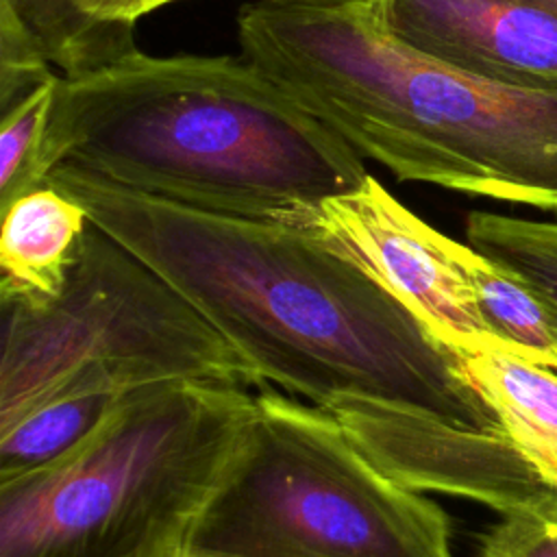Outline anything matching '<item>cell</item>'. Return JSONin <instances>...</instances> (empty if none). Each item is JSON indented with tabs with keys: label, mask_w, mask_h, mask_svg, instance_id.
<instances>
[{
	"label": "cell",
	"mask_w": 557,
	"mask_h": 557,
	"mask_svg": "<svg viewBox=\"0 0 557 557\" xmlns=\"http://www.w3.org/2000/svg\"><path fill=\"white\" fill-rule=\"evenodd\" d=\"M165 278L259 379L329 409L363 398L505 431L457 355L309 231L148 196L72 163L48 181Z\"/></svg>",
	"instance_id": "6da1fadb"
},
{
	"label": "cell",
	"mask_w": 557,
	"mask_h": 557,
	"mask_svg": "<svg viewBox=\"0 0 557 557\" xmlns=\"http://www.w3.org/2000/svg\"><path fill=\"white\" fill-rule=\"evenodd\" d=\"M59 163L185 207L296 228L370 176L344 137L244 54L133 50L59 76L46 181Z\"/></svg>",
	"instance_id": "7a4b0ae2"
},
{
	"label": "cell",
	"mask_w": 557,
	"mask_h": 557,
	"mask_svg": "<svg viewBox=\"0 0 557 557\" xmlns=\"http://www.w3.org/2000/svg\"><path fill=\"white\" fill-rule=\"evenodd\" d=\"M244 57L400 181L557 213V94L500 85L400 39L385 0H259Z\"/></svg>",
	"instance_id": "3957f363"
},
{
	"label": "cell",
	"mask_w": 557,
	"mask_h": 557,
	"mask_svg": "<svg viewBox=\"0 0 557 557\" xmlns=\"http://www.w3.org/2000/svg\"><path fill=\"white\" fill-rule=\"evenodd\" d=\"M255 396L170 381L48 466L0 481V557H178Z\"/></svg>",
	"instance_id": "277c9868"
},
{
	"label": "cell",
	"mask_w": 557,
	"mask_h": 557,
	"mask_svg": "<svg viewBox=\"0 0 557 557\" xmlns=\"http://www.w3.org/2000/svg\"><path fill=\"white\" fill-rule=\"evenodd\" d=\"M178 557H453L450 522L335 413L263 392Z\"/></svg>",
	"instance_id": "5b68a950"
},
{
	"label": "cell",
	"mask_w": 557,
	"mask_h": 557,
	"mask_svg": "<svg viewBox=\"0 0 557 557\" xmlns=\"http://www.w3.org/2000/svg\"><path fill=\"white\" fill-rule=\"evenodd\" d=\"M0 431L52 396L263 383L165 278L94 222L54 296L0 298Z\"/></svg>",
	"instance_id": "8992f818"
},
{
	"label": "cell",
	"mask_w": 557,
	"mask_h": 557,
	"mask_svg": "<svg viewBox=\"0 0 557 557\" xmlns=\"http://www.w3.org/2000/svg\"><path fill=\"white\" fill-rule=\"evenodd\" d=\"M302 231L366 270L448 350L498 342L455 259V239L409 211L372 174L359 189L324 200Z\"/></svg>",
	"instance_id": "52a82bcc"
},
{
	"label": "cell",
	"mask_w": 557,
	"mask_h": 557,
	"mask_svg": "<svg viewBox=\"0 0 557 557\" xmlns=\"http://www.w3.org/2000/svg\"><path fill=\"white\" fill-rule=\"evenodd\" d=\"M359 450L409 490L479 500L503 516H557V490L507 431H481L363 398L329 407Z\"/></svg>",
	"instance_id": "ba28073f"
},
{
	"label": "cell",
	"mask_w": 557,
	"mask_h": 557,
	"mask_svg": "<svg viewBox=\"0 0 557 557\" xmlns=\"http://www.w3.org/2000/svg\"><path fill=\"white\" fill-rule=\"evenodd\" d=\"M409 46L474 76L557 94V17L511 0H385Z\"/></svg>",
	"instance_id": "9c48e42d"
},
{
	"label": "cell",
	"mask_w": 557,
	"mask_h": 557,
	"mask_svg": "<svg viewBox=\"0 0 557 557\" xmlns=\"http://www.w3.org/2000/svg\"><path fill=\"white\" fill-rule=\"evenodd\" d=\"M0 213V298L54 296L91 224L87 211L54 185L44 183Z\"/></svg>",
	"instance_id": "30bf717a"
},
{
	"label": "cell",
	"mask_w": 557,
	"mask_h": 557,
	"mask_svg": "<svg viewBox=\"0 0 557 557\" xmlns=\"http://www.w3.org/2000/svg\"><path fill=\"white\" fill-rule=\"evenodd\" d=\"M455 355L507 433L533 435L557 448V370L507 350L503 342Z\"/></svg>",
	"instance_id": "8fae6325"
},
{
	"label": "cell",
	"mask_w": 557,
	"mask_h": 557,
	"mask_svg": "<svg viewBox=\"0 0 557 557\" xmlns=\"http://www.w3.org/2000/svg\"><path fill=\"white\" fill-rule=\"evenodd\" d=\"M455 259L466 272L487 331L507 350L542 363L557 366V318L540 296L516 274L496 265L470 244L455 242Z\"/></svg>",
	"instance_id": "7c38bea8"
},
{
	"label": "cell",
	"mask_w": 557,
	"mask_h": 557,
	"mask_svg": "<svg viewBox=\"0 0 557 557\" xmlns=\"http://www.w3.org/2000/svg\"><path fill=\"white\" fill-rule=\"evenodd\" d=\"M126 398L111 394H65L35 405L0 431V481L63 457L89 437Z\"/></svg>",
	"instance_id": "4fadbf2b"
},
{
	"label": "cell",
	"mask_w": 557,
	"mask_h": 557,
	"mask_svg": "<svg viewBox=\"0 0 557 557\" xmlns=\"http://www.w3.org/2000/svg\"><path fill=\"white\" fill-rule=\"evenodd\" d=\"M466 237L476 252L524 281L557 318V222L474 211Z\"/></svg>",
	"instance_id": "5bb4252c"
},
{
	"label": "cell",
	"mask_w": 557,
	"mask_h": 557,
	"mask_svg": "<svg viewBox=\"0 0 557 557\" xmlns=\"http://www.w3.org/2000/svg\"><path fill=\"white\" fill-rule=\"evenodd\" d=\"M59 76L26 94L0 113V211L22 194L46 183L41 148L54 104Z\"/></svg>",
	"instance_id": "9a60e30c"
},
{
	"label": "cell",
	"mask_w": 557,
	"mask_h": 557,
	"mask_svg": "<svg viewBox=\"0 0 557 557\" xmlns=\"http://www.w3.org/2000/svg\"><path fill=\"white\" fill-rule=\"evenodd\" d=\"M172 2L178 0H72L83 74L137 50L133 39L137 20Z\"/></svg>",
	"instance_id": "2e32d148"
},
{
	"label": "cell",
	"mask_w": 557,
	"mask_h": 557,
	"mask_svg": "<svg viewBox=\"0 0 557 557\" xmlns=\"http://www.w3.org/2000/svg\"><path fill=\"white\" fill-rule=\"evenodd\" d=\"M52 65L33 28L0 0V113L52 78Z\"/></svg>",
	"instance_id": "e0dca14e"
},
{
	"label": "cell",
	"mask_w": 557,
	"mask_h": 557,
	"mask_svg": "<svg viewBox=\"0 0 557 557\" xmlns=\"http://www.w3.org/2000/svg\"><path fill=\"white\" fill-rule=\"evenodd\" d=\"M41 39L50 61L65 76L83 74L78 22L72 0H7Z\"/></svg>",
	"instance_id": "ac0fdd59"
},
{
	"label": "cell",
	"mask_w": 557,
	"mask_h": 557,
	"mask_svg": "<svg viewBox=\"0 0 557 557\" xmlns=\"http://www.w3.org/2000/svg\"><path fill=\"white\" fill-rule=\"evenodd\" d=\"M479 557H557V516H503L485 533Z\"/></svg>",
	"instance_id": "d6986e66"
},
{
	"label": "cell",
	"mask_w": 557,
	"mask_h": 557,
	"mask_svg": "<svg viewBox=\"0 0 557 557\" xmlns=\"http://www.w3.org/2000/svg\"><path fill=\"white\" fill-rule=\"evenodd\" d=\"M509 437L522 448V453L537 466L544 479L557 490V448L533 435L509 433Z\"/></svg>",
	"instance_id": "ffe728a7"
},
{
	"label": "cell",
	"mask_w": 557,
	"mask_h": 557,
	"mask_svg": "<svg viewBox=\"0 0 557 557\" xmlns=\"http://www.w3.org/2000/svg\"><path fill=\"white\" fill-rule=\"evenodd\" d=\"M511 2H518V4H524V7H533L537 11H544V13L557 17V0H511Z\"/></svg>",
	"instance_id": "44dd1931"
},
{
	"label": "cell",
	"mask_w": 557,
	"mask_h": 557,
	"mask_svg": "<svg viewBox=\"0 0 557 557\" xmlns=\"http://www.w3.org/2000/svg\"><path fill=\"white\" fill-rule=\"evenodd\" d=\"M555 370H557V366H555Z\"/></svg>",
	"instance_id": "7402d4cb"
}]
</instances>
